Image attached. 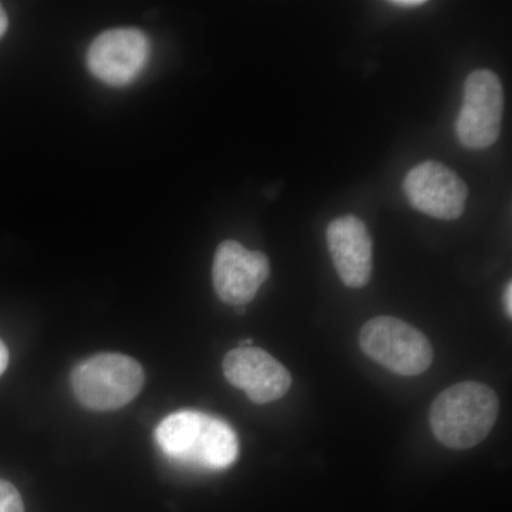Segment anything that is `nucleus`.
I'll return each mask as SVG.
<instances>
[{
  "mask_svg": "<svg viewBox=\"0 0 512 512\" xmlns=\"http://www.w3.org/2000/svg\"><path fill=\"white\" fill-rule=\"evenodd\" d=\"M146 375L133 357L99 353L77 363L70 386L77 402L93 412L123 409L143 390Z\"/></svg>",
  "mask_w": 512,
  "mask_h": 512,
  "instance_id": "7ed1b4c3",
  "label": "nucleus"
},
{
  "mask_svg": "<svg viewBox=\"0 0 512 512\" xmlns=\"http://www.w3.org/2000/svg\"><path fill=\"white\" fill-rule=\"evenodd\" d=\"M330 256L343 284L359 289L369 284L373 271V244L365 222L345 215L326 231Z\"/></svg>",
  "mask_w": 512,
  "mask_h": 512,
  "instance_id": "9d476101",
  "label": "nucleus"
},
{
  "mask_svg": "<svg viewBox=\"0 0 512 512\" xmlns=\"http://www.w3.org/2000/svg\"><path fill=\"white\" fill-rule=\"evenodd\" d=\"M500 402L487 384L463 382L443 390L430 409V426L443 446L466 450L487 439Z\"/></svg>",
  "mask_w": 512,
  "mask_h": 512,
  "instance_id": "f03ea898",
  "label": "nucleus"
},
{
  "mask_svg": "<svg viewBox=\"0 0 512 512\" xmlns=\"http://www.w3.org/2000/svg\"><path fill=\"white\" fill-rule=\"evenodd\" d=\"M389 3L393 5L394 8L414 9L426 5V0H393V2Z\"/></svg>",
  "mask_w": 512,
  "mask_h": 512,
  "instance_id": "f8f14e48",
  "label": "nucleus"
},
{
  "mask_svg": "<svg viewBox=\"0 0 512 512\" xmlns=\"http://www.w3.org/2000/svg\"><path fill=\"white\" fill-rule=\"evenodd\" d=\"M504 89L500 77L491 70H476L464 83V99L456 123L461 146L484 150L493 146L501 133L504 116Z\"/></svg>",
  "mask_w": 512,
  "mask_h": 512,
  "instance_id": "39448f33",
  "label": "nucleus"
},
{
  "mask_svg": "<svg viewBox=\"0 0 512 512\" xmlns=\"http://www.w3.org/2000/svg\"><path fill=\"white\" fill-rule=\"evenodd\" d=\"M9 20L8 16H6L5 9L0 5V37L5 35L6 29H8Z\"/></svg>",
  "mask_w": 512,
  "mask_h": 512,
  "instance_id": "2eb2a0df",
  "label": "nucleus"
},
{
  "mask_svg": "<svg viewBox=\"0 0 512 512\" xmlns=\"http://www.w3.org/2000/svg\"><path fill=\"white\" fill-rule=\"evenodd\" d=\"M225 379L244 390L255 404H268L282 399L292 386L288 369L264 349H232L222 362Z\"/></svg>",
  "mask_w": 512,
  "mask_h": 512,
  "instance_id": "1a4fd4ad",
  "label": "nucleus"
},
{
  "mask_svg": "<svg viewBox=\"0 0 512 512\" xmlns=\"http://www.w3.org/2000/svg\"><path fill=\"white\" fill-rule=\"evenodd\" d=\"M150 59V42L137 29H111L94 39L87 52V67L109 86L133 83Z\"/></svg>",
  "mask_w": 512,
  "mask_h": 512,
  "instance_id": "423d86ee",
  "label": "nucleus"
},
{
  "mask_svg": "<svg viewBox=\"0 0 512 512\" xmlns=\"http://www.w3.org/2000/svg\"><path fill=\"white\" fill-rule=\"evenodd\" d=\"M271 275L264 252L249 251L237 241L222 242L212 264V284L222 302L245 306L254 301L259 288Z\"/></svg>",
  "mask_w": 512,
  "mask_h": 512,
  "instance_id": "6e6552de",
  "label": "nucleus"
},
{
  "mask_svg": "<svg viewBox=\"0 0 512 512\" xmlns=\"http://www.w3.org/2000/svg\"><path fill=\"white\" fill-rule=\"evenodd\" d=\"M359 343L370 359L394 375H421L433 363V346L427 336L393 316H377L366 322Z\"/></svg>",
  "mask_w": 512,
  "mask_h": 512,
  "instance_id": "20e7f679",
  "label": "nucleus"
},
{
  "mask_svg": "<svg viewBox=\"0 0 512 512\" xmlns=\"http://www.w3.org/2000/svg\"><path fill=\"white\" fill-rule=\"evenodd\" d=\"M0 512H25L18 488L5 480H0Z\"/></svg>",
  "mask_w": 512,
  "mask_h": 512,
  "instance_id": "9b49d317",
  "label": "nucleus"
},
{
  "mask_svg": "<svg viewBox=\"0 0 512 512\" xmlns=\"http://www.w3.org/2000/svg\"><path fill=\"white\" fill-rule=\"evenodd\" d=\"M161 451L184 466L224 470L238 458L239 443L234 429L211 414L181 410L165 417L156 429Z\"/></svg>",
  "mask_w": 512,
  "mask_h": 512,
  "instance_id": "f257e3e1",
  "label": "nucleus"
},
{
  "mask_svg": "<svg viewBox=\"0 0 512 512\" xmlns=\"http://www.w3.org/2000/svg\"><path fill=\"white\" fill-rule=\"evenodd\" d=\"M504 311L505 315L508 316V318H512V284L511 282H508L507 285H505L504 289Z\"/></svg>",
  "mask_w": 512,
  "mask_h": 512,
  "instance_id": "ddd939ff",
  "label": "nucleus"
},
{
  "mask_svg": "<svg viewBox=\"0 0 512 512\" xmlns=\"http://www.w3.org/2000/svg\"><path fill=\"white\" fill-rule=\"evenodd\" d=\"M9 365V350L5 343L0 340V376L5 373L6 367Z\"/></svg>",
  "mask_w": 512,
  "mask_h": 512,
  "instance_id": "4468645a",
  "label": "nucleus"
},
{
  "mask_svg": "<svg viewBox=\"0 0 512 512\" xmlns=\"http://www.w3.org/2000/svg\"><path fill=\"white\" fill-rule=\"evenodd\" d=\"M403 190L416 210L437 220H457L466 208V183L437 161H424L412 168L404 178Z\"/></svg>",
  "mask_w": 512,
  "mask_h": 512,
  "instance_id": "0eeeda50",
  "label": "nucleus"
}]
</instances>
